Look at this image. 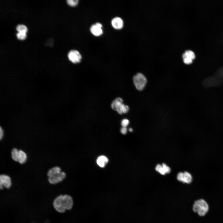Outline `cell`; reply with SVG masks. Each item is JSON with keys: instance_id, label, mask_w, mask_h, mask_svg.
Returning a JSON list of instances; mask_svg holds the SVG:
<instances>
[{"instance_id": "cell-24", "label": "cell", "mask_w": 223, "mask_h": 223, "mask_svg": "<svg viewBox=\"0 0 223 223\" xmlns=\"http://www.w3.org/2000/svg\"><path fill=\"white\" fill-rule=\"evenodd\" d=\"M129 123V121L128 120L125 119H123L121 122V125L123 127H126Z\"/></svg>"}, {"instance_id": "cell-25", "label": "cell", "mask_w": 223, "mask_h": 223, "mask_svg": "<svg viewBox=\"0 0 223 223\" xmlns=\"http://www.w3.org/2000/svg\"><path fill=\"white\" fill-rule=\"evenodd\" d=\"M184 62L186 64H189L192 62V59L188 57H185L183 59Z\"/></svg>"}, {"instance_id": "cell-4", "label": "cell", "mask_w": 223, "mask_h": 223, "mask_svg": "<svg viewBox=\"0 0 223 223\" xmlns=\"http://www.w3.org/2000/svg\"><path fill=\"white\" fill-rule=\"evenodd\" d=\"M133 80L136 88L140 91L144 89L147 82L145 77L140 73H138L135 75Z\"/></svg>"}, {"instance_id": "cell-26", "label": "cell", "mask_w": 223, "mask_h": 223, "mask_svg": "<svg viewBox=\"0 0 223 223\" xmlns=\"http://www.w3.org/2000/svg\"><path fill=\"white\" fill-rule=\"evenodd\" d=\"M120 132L122 134H126L127 132V129L126 127H122L120 129Z\"/></svg>"}, {"instance_id": "cell-1", "label": "cell", "mask_w": 223, "mask_h": 223, "mask_svg": "<svg viewBox=\"0 0 223 223\" xmlns=\"http://www.w3.org/2000/svg\"><path fill=\"white\" fill-rule=\"evenodd\" d=\"M74 204L72 196L68 194H60L53 200L52 205L55 210L60 213H64L72 210Z\"/></svg>"}, {"instance_id": "cell-17", "label": "cell", "mask_w": 223, "mask_h": 223, "mask_svg": "<svg viewBox=\"0 0 223 223\" xmlns=\"http://www.w3.org/2000/svg\"><path fill=\"white\" fill-rule=\"evenodd\" d=\"M16 29L18 32L26 33L27 31V27L22 24H18L16 27Z\"/></svg>"}, {"instance_id": "cell-12", "label": "cell", "mask_w": 223, "mask_h": 223, "mask_svg": "<svg viewBox=\"0 0 223 223\" xmlns=\"http://www.w3.org/2000/svg\"><path fill=\"white\" fill-rule=\"evenodd\" d=\"M61 168L59 167H55L50 169L47 173L48 177L58 175L60 173Z\"/></svg>"}, {"instance_id": "cell-2", "label": "cell", "mask_w": 223, "mask_h": 223, "mask_svg": "<svg viewBox=\"0 0 223 223\" xmlns=\"http://www.w3.org/2000/svg\"><path fill=\"white\" fill-rule=\"evenodd\" d=\"M223 83V69L218 71L214 76L208 77L204 80L203 84L206 87L219 85Z\"/></svg>"}, {"instance_id": "cell-16", "label": "cell", "mask_w": 223, "mask_h": 223, "mask_svg": "<svg viewBox=\"0 0 223 223\" xmlns=\"http://www.w3.org/2000/svg\"><path fill=\"white\" fill-rule=\"evenodd\" d=\"M19 151L16 148H13L11 151V154L12 158L15 161H18Z\"/></svg>"}, {"instance_id": "cell-19", "label": "cell", "mask_w": 223, "mask_h": 223, "mask_svg": "<svg viewBox=\"0 0 223 223\" xmlns=\"http://www.w3.org/2000/svg\"><path fill=\"white\" fill-rule=\"evenodd\" d=\"M17 38L20 40L24 39L26 36V33L18 32L16 34Z\"/></svg>"}, {"instance_id": "cell-13", "label": "cell", "mask_w": 223, "mask_h": 223, "mask_svg": "<svg viewBox=\"0 0 223 223\" xmlns=\"http://www.w3.org/2000/svg\"><path fill=\"white\" fill-rule=\"evenodd\" d=\"M18 161L21 164L24 163L27 159V155L23 151L19 150Z\"/></svg>"}, {"instance_id": "cell-5", "label": "cell", "mask_w": 223, "mask_h": 223, "mask_svg": "<svg viewBox=\"0 0 223 223\" xmlns=\"http://www.w3.org/2000/svg\"><path fill=\"white\" fill-rule=\"evenodd\" d=\"M69 60L73 63H77L80 62L81 56L79 51L76 50H72L68 55Z\"/></svg>"}, {"instance_id": "cell-3", "label": "cell", "mask_w": 223, "mask_h": 223, "mask_svg": "<svg viewBox=\"0 0 223 223\" xmlns=\"http://www.w3.org/2000/svg\"><path fill=\"white\" fill-rule=\"evenodd\" d=\"M193 210L200 216H205L208 212V205L205 200L200 199L196 200L193 205Z\"/></svg>"}, {"instance_id": "cell-8", "label": "cell", "mask_w": 223, "mask_h": 223, "mask_svg": "<svg viewBox=\"0 0 223 223\" xmlns=\"http://www.w3.org/2000/svg\"><path fill=\"white\" fill-rule=\"evenodd\" d=\"M102 27V25L100 23H97L91 26L90 30L93 34L98 36L101 35L103 33Z\"/></svg>"}, {"instance_id": "cell-11", "label": "cell", "mask_w": 223, "mask_h": 223, "mask_svg": "<svg viewBox=\"0 0 223 223\" xmlns=\"http://www.w3.org/2000/svg\"><path fill=\"white\" fill-rule=\"evenodd\" d=\"M122 102L123 100L121 98H116L113 101L112 103V108L116 111L117 109L123 103Z\"/></svg>"}, {"instance_id": "cell-18", "label": "cell", "mask_w": 223, "mask_h": 223, "mask_svg": "<svg viewBox=\"0 0 223 223\" xmlns=\"http://www.w3.org/2000/svg\"><path fill=\"white\" fill-rule=\"evenodd\" d=\"M155 169L156 171L158 172L162 175H164L166 174L162 165L160 164L157 165Z\"/></svg>"}, {"instance_id": "cell-15", "label": "cell", "mask_w": 223, "mask_h": 223, "mask_svg": "<svg viewBox=\"0 0 223 223\" xmlns=\"http://www.w3.org/2000/svg\"><path fill=\"white\" fill-rule=\"evenodd\" d=\"M182 57L183 59L186 57L193 60L195 58V55L193 51L190 50H186L185 53L183 54Z\"/></svg>"}, {"instance_id": "cell-27", "label": "cell", "mask_w": 223, "mask_h": 223, "mask_svg": "<svg viewBox=\"0 0 223 223\" xmlns=\"http://www.w3.org/2000/svg\"><path fill=\"white\" fill-rule=\"evenodd\" d=\"M3 132L1 127L0 128V139L1 140L3 137Z\"/></svg>"}, {"instance_id": "cell-9", "label": "cell", "mask_w": 223, "mask_h": 223, "mask_svg": "<svg viewBox=\"0 0 223 223\" xmlns=\"http://www.w3.org/2000/svg\"><path fill=\"white\" fill-rule=\"evenodd\" d=\"M112 24L114 28L116 29H121L123 27V22L120 17H116L112 21Z\"/></svg>"}, {"instance_id": "cell-28", "label": "cell", "mask_w": 223, "mask_h": 223, "mask_svg": "<svg viewBox=\"0 0 223 223\" xmlns=\"http://www.w3.org/2000/svg\"><path fill=\"white\" fill-rule=\"evenodd\" d=\"M129 130L130 132H131L133 131V129L131 128H130L129 129Z\"/></svg>"}, {"instance_id": "cell-7", "label": "cell", "mask_w": 223, "mask_h": 223, "mask_svg": "<svg viewBox=\"0 0 223 223\" xmlns=\"http://www.w3.org/2000/svg\"><path fill=\"white\" fill-rule=\"evenodd\" d=\"M0 183L2 184L4 187L7 189H10L12 185L10 177L4 174L0 176Z\"/></svg>"}, {"instance_id": "cell-14", "label": "cell", "mask_w": 223, "mask_h": 223, "mask_svg": "<svg viewBox=\"0 0 223 223\" xmlns=\"http://www.w3.org/2000/svg\"><path fill=\"white\" fill-rule=\"evenodd\" d=\"M184 174L183 183L187 184L190 183L192 180V177L191 174L187 172H184Z\"/></svg>"}, {"instance_id": "cell-10", "label": "cell", "mask_w": 223, "mask_h": 223, "mask_svg": "<svg viewBox=\"0 0 223 223\" xmlns=\"http://www.w3.org/2000/svg\"><path fill=\"white\" fill-rule=\"evenodd\" d=\"M108 159L105 156L101 155L99 156L97 160V163L101 167H104L108 162Z\"/></svg>"}, {"instance_id": "cell-22", "label": "cell", "mask_w": 223, "mask_h": 223, "mask_svg": "<svg viewBox=\"0 0 223 223\" xmlns=\"http://www.w3.org/2000/svg\"><path fill=\"white\" fill-rule=\"evenodd\" d=\"M53 45V40L52 38L48 39L45 42V45L50 47L52 46Z\"/></svg>"}, {"instance_id": "cell-23", "label": "cell", "mask_w": 223, "mask_h": 223, "mask_svg": "<svg viewBox=\"0 0 223 223\" xmlns=\"http://www.w3.org/2000/svg\"><path fill=\"white\" fill-rule=\"evenodd\" d=\"M162 165L166 173H169L170 172L171 169L170 168L167 166L165 164L163 163Z\"/></svg>"}, {"instance_id": "cell-21", "label": "cell", "mask_w": 223, "mask_h": 223, "mask_svg": "<svg viewBox=\"0 0 223 223\" xmlns=\"http://www.w3.org/2000/svg\"><path fill=\"white\" fill-rule=\"evenodd\" d=\"M184 175V173L181 172L179 173L177 176V180L179 181L183 182V181Z\"/></svg>"}, {"instance_id": "cell-20", "label": "cell", "mask_w": 223, "mask_h": 223, "mask_svg": "<svg viewBox=\"0 0 223 223\" xmlns=\"http://www.w3.org/2000/svg\"><path fill=\"white\" fill-rule=\"evenodd\" d=\"M67 2L68 4L69 5L74 7L77 5L78 3V0H68Z\"/></svg>"}, {"instance_id": "cell-6", "label": "cell", "mask_w": 223, "mask_h": 223, "mask_svg": "<svg viewBox=\"0 0 223 223\" xmlns=\"http://www.w3.org/2000/svg\"><path fill=\"white\" fill-rule=\"evenodd\" d=\"M66 176L65 173L61 172L59 174L48 177L49 182L51 184L55 185L62 181Z\"/></svg>"}]
</instances>
